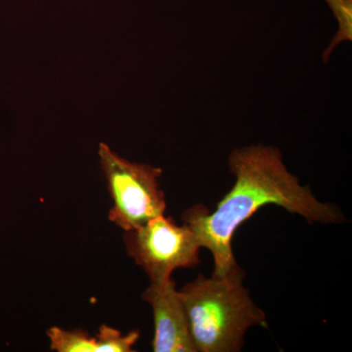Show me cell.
<instances>
[{
	"instance_id": "1",
	"label": "cell",
	"mask_w": 352,
	"mask_h": 352,
	"mask_svg": "<svg viewBox=\"0 0 352 352\" xmlns=\"http://www.w3.org/2000/svg\"><path fill=\"white\" fill-rule=\"evenodd\" d=\"M229 168L236 180L210 214L203 205L187 208L183 223L195 233L201 248L212 252L214 276H224L235 265L234 234L261 208L276 205L309 223L339 224L344 221L340 208L322 203L302 186L285 166L274 146L251 145L231 152Z\"/></svg>"
},
{
	"instance_id": "2",
	"label": "cell",
	"mask_w": 352,
	"mask_h": 352,
	"mask_svg": "<svg viewBox=\"0 0 352 352\" xmlns=\"http://www.w3.org/2000/svg\"><path fill=\"white\" fill-rule=\"evenodd\" d=\"M244 278L236 263L224 276L200 274L178 291L196 351H240L250 328H267L266 315L252 302Z\"/></svg>"
},
{
	"instance_id": "3",
	"label": "cell",
	"mask_w": 352,
	"mask_h": 352,
	"mask_svg": "<svg viewBox=\"0 0 352 352\" xmlns=\"http://www.w3.org/2000/svg\"><path fill=\"white\" fill-rule=\"evenodd\" d=\"M98 154L113 201L111 222L126 232L164 214L166 195L159 182L162 168L127 161L105 143L99 145Z\"/></svg>"
},
{
	"instance_id": "4",
	"label": "cell",
	"mask_w": 352,
	"mask_h": 352,
	"mask_svg": "<svg viewBox=\"0 0 352 352\" xmlns=\"http://www.w3.org/2000/svg\"><path fill=\"white\" fill-rule=\"evenodd\" d=\"M127 254L143 268L153 283L171 279L178 268L201 263V245L186 224L178 226L171 217H155L124 235Z\"/></svg>"
},
{
	"instance_id": "5",
	"label": "cell",
	"mask_w": 352,
	"mask_h": 352,
	"mask_svg": "<svg viewBox=\"0 0 352 352\" xmlns=\"http://www.w3.org/2000/svg\"><path fill=\"white\" fill-rule=\"evenodd\" d=\"M144 302L151 305L154 315L155 352H196L190 336L184 308L175 281L150 284L143 292Z\"/></svg>"
},
{
	"instance_id": "6",
	"label": "cell",
	"mask_w": 352,
	"mask_h": 352,
	"mask_svg": "<svg viewBox=\"0 0 352 352\" xmlns=\"http://www.w3.org/2000/svg\"><path fill=\"white\" fill-rule=\"evenodd\" d=\"M50 340V349L57 352H96L95 337L80 329L64 330L59 327H51L46 333Z\"/></svg>"
},
{
	"instance_id": "7",
	"label": "cell",
	"mask_w": 352,
	"mask_h": 352,
	"mask_svg": "<svg viewBox=\"0 0 352 352\" xmlns=\"http://www.w3.org/2000/svg\"><path fill=\"white\" fill-rule=\"evenodd\" d=\"M338 22V31L324 50L323 61L327 63L336 48L346 41H352V0H325Z\"/></svg>"
},
{
	"instance_id": "8",
	"label": "cell",
	"mask_w": 352,
	"mask_h": 352,
	"mask_svg": "<svg viewBox=\"0 0 352 352\" xmlns=\"http://www.w3.org/2000/svg\"><path fill=\"white\" fill-rule=\"evenodd\" d=\"M139 338H140V332L138 330L131 331L126 335H122L120 331L103 324L95 337L96 352L134 351V344L138 342Z\"/></svg>"
}]
</instances>
